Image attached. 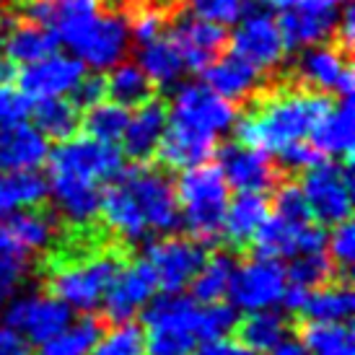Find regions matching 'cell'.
<instances>
[{
	"instance_id": "cell-1",
	"label": "cell",
	"mask_w": 355,
	"mask_h": 355,
	"mask_svg": "<svg viewBox=\"0 0 355 355\" xmlns=\"http://www.w3.org/2000/svg\"><path fill=\"white\" fill-rule=\"evenodd\" d=\"M254 104L234 122L236 143L262 153H280L283 148L301 143L311 130L335 107L327 94L306 91L301 86H265L257 91Z\"/></svg>"
},
{
	"instance_id": "cell-2",
	"label": "cell",
	"mask_w": 355,
	"mask_h": 355,
	"mask_svg": "<svg viewBox=\"0 0 355 355\" xmlns=\"http://www.w3.org/2000/svg\"><path fill=\"white\" fill-rule=\"evenodd\" d=\"M164 140L158 146V164L164 168H195L216 153L220 132L234 128L239 107L216 96L202 83H187L174 94Z\"/></svg>"
},
{
	"instance_id": "cell-3",
	"label": "cell",
	"mask_w": 355,
	"mask_h": 355,
	"mask_svg": "<svg viewBox=\"0 0 355 355\" xmlns=\"http://www.w3.org/2000/svg\"><path fill=\"white\" fill-rule=\"evenodd\" d=\"M128 265V247L119 241L104 244L101 249L83 257H68V259H42L40 267L47 277L50 296L58 298L73 311L91 314L104 301L107 291L112 288L114 277Z\"/></svg>"
},
{
	"instance_id": "cell-4",
	"label": "cell",
	"mask_w": 355,
	"mask_h": 355,
	"mask_svg": "<svg viewBox=\"0 0 355 355\" xmlns=\"http://www.w3.org/2000/svg\"><path fill=\"white\" fill-rule=\"evenodd\" d=\"M174 192L177 205H182L179 218L192 239L202 247L218 244L228 207V187L216 164H200L182 171Z\"/></svg>"
},
{
	"instance_id": "cell-5",
	"label": "cell",
	"mask_w": 355,
	"mask_h": 355,
	"mask_svg": "<svg viewBox=\"0 0 355 355\" xmlns=\"http://www.w3.org/2000/svg\"><path fill=\"white\" fill-rule=\"evenodd\" d=\"M146 355H195L198 337V304L189 296L161 293L143 309Z\"/></svg>"
},
{
	"instance_id": "cell-6",
	"label": "cell",
	"mask_w": 355,
	"mask_h": 355,
	"mask_svg": "<svg viewBox=\"0 0 355 355\" xmlns=\"http://www.w3.org/2000/svg\"><path fill=\"white\" fill-rule=\"evenodd\" d=\"M301 192L306 198L311 220L322 226H340L350 220L353 210V161L332 164L322 161L314 168L304 171Z\"/></svg>"
},
{
	"instance_id": "cell-7",
	"label": "cell",
	"mask_w": 355,
	"mask_h": 355,
	"mask_svg": "<svg viewBox=\"0 0 355 355\" xmlns=\"http://www.w3.org/2000/svg\"><path fill=\"white\" fill-rule=\"evenodd\" d=\"M117 182L135 200L140 216L148 226V234H171L177 231L179 218L177 192L171 179L161 166H130L117 177Z\"/></svg>"
},
{
	"instance_id": "cell-8",
	"label": "cell",
	"mask_w": 355,
	"mask_h": 355,
	"mask_svg": "<svg viewBox=\"0 0 355 355\" xmlns=\"http://www.w3.org/2000/svg\"><path fill=\"white\" fill-rule=\"evenodd\" d=\"M73 58L89 65L96 73L119 65V60L130 52V26L125 13L119 10H101L96 19L78 29L65 40Z\"/></svg>"
},
{
	"instance_id": "cell-9",
	"label": "cell",
	"mask_w": 355,
	"mask_h": 355,
	"mask_svg": "<svg viewBox=\"0 0 355 355\" xmlns=\"http://www.w3.org/2000/svg\"><path fill=\"white\" fill-rule=\"evenodd\" d=\"M0 324L13 329L29 345L31 343L44 345L73 324V311L50 293H29V296L10 298L3 309Z\"/></svg>"
},
{
	"instance_id": "cell-10",
	"label": "cell",
	"mask_w": 355,
	"mask_h": 355,
	"mask_svg": "<svg viewBox=\"0 0 355 355\" xmlns=\"http://www.w3.org/2000/svg\"><path fill=\"white\" fill-rule=\"evenodd\" d=\"M288 288L286 265L280 259H262L254 257L234 270L228 296L234 309H244L249 314L265 311L270 306L280 304V298Z\"/></svg>"
},
{
	"instance_id": "cell-11",
	"label": "cell",
	"mask_w": 355,
	"mask_h": 355,
	"mask_svg": "<svg viewBox=\"0 0 355 355\" xmlns=\"http://www.w3.org/2000/svg\"><path fill=\"white\" fill-rule=\"evenodd\" d=\"M50 171H62L101 184L114 182L125 171V156L117 146L96 143L91 138H70L52 150Z\"/></svg>"
},
{
	"instance_id": "cell-12",
	"label": "cell",
	"mask_w": 355,
	"mask_h": 355,
	"mask_svg": "<svg viewBox=\"0 0 355 355\" xmlns=\"http://www.w3.org/2000/svg\"><path fill=\"white\" fill-rule=\"evenodd\" d=\"M205 259V247L195 239L184 236L161 239L146 249V262L156 272L158 288H164V293H171V296L182 293L195 280Z\"/></svg>"
},
{
	"instance_id": "cell-13",
	"label": "cell",
	"mask_w": 355,
	"mask_h": 355,
	"mask_svg": "<svg viewBox=\"0 0 355 355\" xmlns=\"http://www.w3.org/2000/svg\"><path fill=\"white\" fill-rule=\"evenodd\" d=\"M218 153V171L226 182L228 189L241 192H254V195H265L270 189H275L283 182L280 168L270 161L267 153L254 148H247L241 143H226L216 150Z\"/></svg>"
},
{
	"instance_id": "cell-14",
	"label": "cell",
	"mask_w": 355,
	"mask_h": 355,
	"mask_svg": "<svg viewBox=\"0 0 355 355\" xmlns=\"http://www.w3.org/2000/svg\"><path fill=\"white\" fill-rule=\"evenodd\" d=\"M296 76L301 89L316 91V94H337L343 99H353V68L350 60L343 50H337L335 44H316L306 47L298 55Z\"/></svg>"
},
{
	"instance_id": "cell-15",
	"label": "cell",
	"mask_w": 355,
	"mask_h": 355,
	"mask_svg": "<svg viewBox=\"0 0 355 355\" xmlns=\"http://www.w3.org/2000/svg\"><path fill=\"white\" fill-rule=\"evenodd\" d=\"M228 42L234 47V55L249 62L259 73L277 68L286 58V44L277 29V21L267 10L244 16L236 31L228 37Z\"/></svg>"
},
{
	"instance_id": "cell-16",
	"label": "cell",
	"mask_w": 355,
	"mask_h": 355,
	"mask_svg": "<svg viewBox=\"0 0 355 355\" xmlns=\"http://www.w3.org/2000/svg\"><path fill=\"white\" fill-rule=\"evenodd\" d=\"M86 76L83 62L70 55H52L47 60H40L34 65H24L16 70V83L19 94L29 101H44V99H60L78 86V80Z\"/></svg>"
},
{
	"instance_id": "cell-17",
	"label": "cell",
	"mask_w": 355,
	"mask_h": 355,
	"mask_svg": "<svg viewBox=\"0 0 355 355\" xmlns=\"http://www.w3.org/2000/svg\"><path fill=\"white\" fill-rule=\"evenodd\" d=\"M158 280L153 267L143 259H135L130 265L122 267V272L114 277L112 288L104 296V322H114V324H128L132 316L138 314L150 298L156 296Z\"/></svg>"
},
{
	"instance_id": "cell-18",
	"label": "cell",
	"mask_w": 355,
	"mask_h": 355,
	"mask_svg": "<svg viewBox=\"0 0 355 355\" xmlns=\"http://www.w3.org/2000/svg\"><path fill=\"white\" fill-rule=\"evenodd\" d=\"M337 3L335 0H301L296 8L280 13L277 29L288 50L298 47H316L337 29Z\"/></svg>"
},
{
	"instance_id": "cell-19",
	"label": "cell",
	"mask_w": 355,
	"mask_h": 355,
	"mask_svg": "<svg viewBox=\"0 0 355 355\" xmlns=\"http://www.w3.org/2000/svg\"><path fill=\"white\" fill-rule=\"evenodd\" d=\"M168 40L174 42L179 58L184 62V70L202 73L210 62H216L226 52L228 31L223 26H216V24L177 13L171 19V37Z\"/></svg>"
},
{
	"instance_id": "cell-20",
	"label": "cell",
	"mask_w": 355,
	"mask_h": 355,
	"mask_svg": "<svg viewBox=\"0 0 355 355\" xmlns=\"http://www.w3.org/2000/svg\"><path fill=\"white\" fill-rule=\"evenodd\" d=\"M47 195H52L60 216L70 223V228H89L99 218L101 187L89 179L50 171Z\"/></svg>"
},
{
	"instance_id": "cell-21",
	"label": "cell",
	"mask_w": 355,
	"mask_h": 355,
	"mask_svg": "<svg viewBox=\"0 0 355 355\" xmlns=\"http://www.w3.org/2000/svg\"><path fill=\"white\" fill-rule=\"evenodd\" d=\"M168 122V109L161 99H150L130 114V122L122 135V156L132 161V166H148L156 158L158 146L164 140Z\"/></svg>"
},
{
	"instance_id": "cell-22",
	"label": "cell",
	"mask_w": 355,
	"mask_h": 355,
	"mask_svg": "<svg viewBox=\"0 0 355 355\" xmlns=\"http://www.w3.org/2000/svg\"><path fill=\"white\" fill-rule=\"evenodd\" d=\"M202 78H205V83H202L205 89H210L216 96H220L234 107L254 99L257 89L262 86V73L241 58H236L234 52L220 55L216 62H210L202 70Z\"/></svg>"
},
{
	"instance_id": "cell-23",
	"label": "cell",
	"mask_w": 355,
	"mask_h": 355,
	"mask_svg": "<svg viewBox=\"0 0 355 355\" xmlns=\"http://www.w3.org/2000/svg\"><path fill=\"white\" fill-rule=\"evenodd\" d=\"M99 216L104 218L107 228L117 236L122 247H132V244L146 241L150 236L148 226H146V220H143L138 205H135V200L130 198V192L119 182L109 184L101 192Z\"/></svg>"
},
{
	"instance_id": "cell-24",
	"label": "cell",
	"mask_w": 355,
	"mask_h": 355,
	"mask_svg": "<svg viewBox=\"0 0 355 355\" xmlns=\"http://www.w3.org/2000/svg\"><path fill=\"white\" fill-rule=\"evenodd\" d=\"M270 218V202L265 195L254 192H241L234 200H228L226 218H223V231L226 241L234 249H247L252 244L259 226Z\"/></svg>"
},
{
	"instance_id": "cell-25",
	"label": "cell",
	"mask_w": 355,
	"mask_h": 355,
	"mask_svg": "<svg viewBox=\"0 0 355 355\" xmlns=\"http://www.w3.org/2000/svg\"><path fill=\"white\" fill-rule=\"evenodd\" d=\"M355 311V296L350 277H337L327 286L316 288L306 296V304L298 314L316 324H350Z\"/></svg>"
},
{
	"instance_id": "cell-26",
	"label": "cell",
	"mask_w": 355,
	"mask_h": 355,
	"mask_svg": "<svg viewBox=\"0 0 355 355\" xmlns=\"http://www.w3.org/2000/svg\"><path fill=\"white\" fill-rule=\"evenodd\" d=\"M3 231L26 252L37 254L55 241V236L60 234V220L50 207H26V210H13Z\"/></svg>"
},
{
	"instance_id": "cell-27",
	"label": "cell",
	"mask_w": 355,
	"mask_h": 355,
	"mask_svg": "<svg viewBox=\"0 0 355 355\" xmlns=\"http://www.w3.org/2000/svg\"><path fill=\"white\" fill-rule=\"evenodd\" d=\"M58 47L60 40L55 31L26 24V21H16L13 29L6 34V42H3V58L8 60L13 68L16 65H34L40 60L58 55Z\"/></svg>"
},
{
	"instance_id": "cell-28",
	"label": "cell",
	"mask_w": 355,
	"mask_h": 355,
	"mask_svg": "<svg viewBox=\"0 0 355 355\" xmlns=\"http://www.w3.org/2000/svg\"><path fill=\"white\" fill-rule=\"evenodd\" d=\"M353 99H343L337 107L329 109L327 114L309 135V143L314 146L322 156L332 153V156H345V161H353Z\"/></svg>"
},
{
	"instance_id": "cell-29",
	"label": "cell",
	"mask_w": 355,
	"mask_h": 355,
	"mask_svg": "<svg viewBox=\"0 0 355 355\" xmlns=\"http://www.w3.org/2000/svg\"><path fill=\"white\" fill-rule=\"evenodd\" d=\"M50 158V146L31 125H21L0 146V174L37 171Z\"/></svg>"
},
{
	"instance_id": "cell-30",
	"label": "cell",
	"mask_w": 355,
	"mask_h": 355,
	"mask_svg": "<svg viewBox=\"0 0 355 355\" xmlns=\"http://www.w3.org/2000/svg\"><path fill=\"white\" fill-rule=\"evenodd\" d=\"M234 332L239 335V345L252 350L254 355L270 353L272 347L286 340L288 316L283 311H272V309L254 311V314L239 319Z\"/></svg>"
},
{
	"instance_id": "cell-31",
	"label": "cell",
	"mask_w": 355,
	"mask_h": 355,
	"mask_svg": "<svg viewBox=\"0 0 355 355\" xmlns=\"http://www.w3.org/2000/svg\"><path fill=\"white\" fill-rule=\"evenodd\" d=\"M104 80H107V99L117 107L128 109V112L156 99V86L135 62L114 65V70Z\"/></svg>"
},
{
	"instance_id": "cell-32",
	"label": "cell",
	"mask_w": 355,
	"mask_h": 355,
	"mask_svg": "<svg viewBox=\"0 0 355 355\" xmlns=\"http://www.w3.org/2000/svg\"><path fill=\"white\" fill-rule=\"evenodd\" d=\"M31 117H34V125H31V128L37 130L44 140L65 143V140L73 138L80 128V112L70 104L68 96L37 101V104L31 107Z\"/></svg>"
},
{
	"instance_id": "cell-33",
	"label": "cell",
	"mask_w": 355,
	"mask_h": 355,
	"mask_svg": "<svg viewBox=\"0 0 355 355\" xmlns=\"http://www.w3.org/2000/svg\"><path fill=\"white\" fill-rule=\"evenodd\" d=\"M138 68L148 76L156 89H168L179 83L184 73V62L179 58L174 42L168 37H161L146 47H138Z\"/></svg>"
},
{
	"instance_id": "cell-34",
	"label": "cell",
	"mask_w": 355,
	"mask_h": 355,
	"mask_svg": "<svg viewBox=\"0 0 355 355\" xmlns=\"http://www.w3.org/2000/svg\"><path fill=\"white\" fill-rule=\"evenodd\" d=\"M236 270V259L228 252H216L213 257H207L205 265L200 267V272L195 275L192 286V301L195 304H220V298L228 296V286Z\"/></svg>"
},
{
	"instance_id": "cell-35",
	"label": "cell",
	"mask_w": 355,
	"mask_h": 355,
	"mask_svg": "<svg viewBox=\"0 0 355 355\" xmlns=\"http://www.w3.org/2000/svg\"><path fill=\"white\" fill-rule=\"evenodd\" d=\"M47 200V179L40 171L0 174V210L10 216L16 207H40Z\"/></svg>"
},
{
	"instance_id": "cell-36",
	"label": "cell",
	"mask_w": 355,
	"mask_h": 355,
	"mask_svg": "<svg viewBox=\"0 0 355 355\" xmlns=\"http://www.w3.org/2000/svg\"><path fill=\"white\" fill-rule=\"evenodd\" d=\"M301 228L304 226H293V223L272 216L259 226V231L254 234L249 247H252L254 257H262V259H280V257H291L293 259V257H298Z\"/></svg>"
},
{
	"instance_id": "cell-37",
	"label": "cell",
	"mask_w": 355,
	"mask_h": 355,
	"mask_svg": "<svg viewBox=\"0 0 355 355\" xmlns=\"http://www.w3.org/2000/svg\"><path fill=\"white\" fill-rule=\"evenodd\" d=\"M101 335H104V319L96 314H83L62 335L44 343L40 355H91Z\"/></svg>"
},
{
	"instance_id": "cell-38",
	"label": "cell",
	"mask_w": 355,
	"mask_h": 355,
	"mask_svg": "<svg viewBox=\"0 0 355 355\" xmlns=\"http://www.w3.org/2000/svg\"><path fill=\"white\" fill-rule=\"evenodd\" d=\"M301 345L306 355H355L353 327L306 322L301 327Z\"/></svg>"
},
{
	"instance_id": "cell-39",
	"label": "cell",
	"mask_w": 355,
	"mask_h": 355,
	"mask_svg": "<svg viewBox=\"0 0 355 355\" xmlns=\"http://www.w3.org/2000/svg\"><path fill=\"white\" fill-rule=\"evenodd\" d=\"M34 267V254L0 231V306L16 296V288Z\"/></svg>"
},
{
	"instance_id": "cell-40",
	"label": "cell",
	"mask_w": 355,
	"mask_h": 355,
	"mask_svg": "<svg viewBox=\"0 0 355 355\" xmlns=\"http://www.w3.org/2000/svg\"><path fill=\"white\" fill-rule=\"evenodd\" d=\"M128 122H130L128 109L117 107L112 101H104L99 107L89 109L83 114V119H80V125L86 130V138L96 140V143H107V146H114L117 140H122Z\"/></svg>"
},
{
	"instance_id": "cell-41",
	"label": "cell",
	"mask_w": 355,
	"mask_h": 355,
	"mask_svg": "<svg viewBox=\"0 0 355 355\" xmlns=\"http://www.w3.org/2000/svg\"><path fill=\"white\" fill-rule=\"evenodd\" d=\"M286 277L291 280V286H298V288H306V291H311V288H322L327 283H332L337 280V270L335 265L329 262V257L322 252V254H301V257H293V262L286 267Z\"/></svg>"
},
{
	"instance_id": "cell-42",
	"label": "cell",
	"mask_w": 355,
	"mask_h": 355,
	"mask_svg": "<svg viewBox=\"0 0 355 355\" xmlns=\"http://www.w3.org/2000/svg\"><path fill=\"white\" fill-rule=\"evenodd\" d=\"M239 324V311L231 304H210L198 309V337L200 343H220Z\"/></svg>"
},
{
	"instance_id": "cell-43",
	"label": "cell",
	"mask_w": 355,
	"mask_h": 355,
	"mask_svg": "<svg viewBox=\"0 0 355 355\" xmlns=\"http://www.w3.org/2000/svg\"><path fill=\"white\" fill-rule=\"evenodd\" d=\"M91 355H146V340L138 324H117L99 337Z\"/></svg>"
},
{
	"instance_id": "cell-44",
	"label": "cell",
	"mask_w": 355,
	"mask_h": 355,
	"mask_svg": "<svg viewBox=\"0 0 355 355\" xmlns=\"http://www.w3.org/2000/svg\"><path fill=\"white\" fill-rule=\"evenodd\" d=\"M275 218L280 220H288L293 226H306L311 223V213H309V205H306V198L301 187H298L293 179H283L275 187Z\"/></svg>"
},
{
	"instance_id": "cell-45",
	"label": "cell",
	"mask_w": 355,
	"mask_h": 355,
	"mask_svg": "<svg viewBox=\"0 0 355 355\" xmlns=\"http://www.w3.org/2000/svg\"><path fill=\"white\" fill-rule=\"evenodd\" d=\"M192 19L207 21L216 26H226V24H236L244 16L247 0H184Z\"/></svg>"
},
{
	"instance_id": "cell-46",
	"label": "cell",
	"mask_w": 355,
	"mask_h": 355,
	"mask_svg": "<svg viewBox=\"0 0 355 355\" xmlns=\"http://www.w3.org/2000/svg\"><path fill=\"white\" fill-rule=\"evenodd\" d=\"M31 112V101L21 96L10 83H0V146L8 140L16 128H21Z\"/></svg>"
},
{
	"instance_id": "cell-47",
	"label": "cell",
	"mask_w": 355,
	"mask_h": 355,
	"mask_svg": "<svg viewBox=\"0 0 355 355\" xmlns=\"http://www.w3.org/2000/svg\"><path fill=\"white\" fill-rule=\"evenodd\" d=\"M355 257V228L350 220L335 226L329 234V262L335 265L337 275L350 277V267H353Z\"/></svg>"
},
{
	"instance_id": "cell-48",
	"label": "cell",
	"mask_w": 355,
	"mask_h": 355,
	"mask_svg": "<svg viewBox=\"0 0 355 355\" xmlns=\"http://www.w3.org/2000/svg\"><path fill=\"white\" fill-rule=\"evenodd\" d=\"M324 156L309 143V140H301V143H293L277 153V164L275 166L280 168V174L288 177L291 171H309L314 168L316 164H322Z\"/></svg>"
},
{
	"instance_id": "cell-49",
	"label": "cell",
	"mask_w": 355,
	"mask_h": 355,
	"mask_svg": "<svg viewBox=\"0 0 355 355\" xmlns=\"http://www.w3.org/2000/svg\"><path fill=\"white\" fill-rule=\"evenodd\" d=\"M107 101V80L101 73H89L78 80V86L70 91V104L78 112H89V109L99 107Z\"/></svg>"
},
{
	"instance_id": "cell-50",
	"label": "cell",
	"mask_w": 355,
	"mask_h": 355,
	"mask_svg": "<svg viewBox=\"0 0 355 355\" xmlns=\"http://www.w3.org/2000/svg\"><path fill=\"white\" fill-rule=\"evenodd\" d=\"M0 355H31V345L13 329L0 324Z\"/></svg>"
},
{
	"instance_id": "cell-51",
	"label": "cell",
	"mask_w": 355,
	"mask_h": 355,
	"mask_svg": "<svg viewBox=\"0 0 355 355\" xmlns=\"http://www.w3.org/2000/svg\"><path fill=\"white\" fill-rule=\"evenodd\" d=\"M195 355H254L252 350L241 347L239 343H228V340H220V343H210L202 350H198Z\"/></svg>"
},
{
	"instance_id": "cell-52",
	"label": "cell",
	"mask_w": 355,
	"mask_h": 355,
	"mask_svg": "<svg viewBox=\"0 0 355 355\" xmlns=\"http://www.w3.org/2000/svg\"><path fill=\"white\" fill-rule=\"evenodd\" d=\"M267 355H306L301 340H293V337H286L280 345H275Z\"/></svg>"
},
{
	"instance_id": "cell-53",
	"label": "cell",
	"mask_w": 355,
	"mask_h": 355,
	"mask_svg": "<svg viewBox=\"0 0 355 355\" xmlns=\"http://www.w3.org/2000/svg\"><path fill=\"white\" fill-rule=\"evenodd\" d=\"M265 3V8H277L280 13H286V10L296 8L301 0H262Z\"/></svg>"
},
{
	"instance_id": "cell-54",
	"label": "cell",
	"mask_w": 355,
	"mask_h": 355,
	"mask_svg": "<svg viewBox=\"0 0 355 355\" xmlns=\"http://www.w3.org/2000/svg\"><path fill=\"white\" fill-rule=\"evenodd\" d=\"M107 3L112 10H119V13H125V8L130 6V0H101V6Z\"/></svg>"
},
{
	"instance_id": "cell-55",
	"label": "cell",
	"mask_w": 355,
	"mask_h": 355,
	"mask_svg": "<svg viewBox=\"0 0 355 355\" xmlns=\"http://www.w3.org/2000/svg\"><path fill=\"white\" fill-rule=\"evenodd\" d=\"M335 3H347V6H350V0H335Z\"/></svg>"
},
{
	"instance_id": "cell-56",
	"label": "cell",
	"mask_w": 355,
	"mask_h": 355,
	"mask_svg": "<svg viewBox=\"0 0 355 355\" xmlns=\"http://www.w3.org/2000/svg\"><path fill=\"white\" fill-rule=\"evenodd\" d=\"M3 216H6V213H3V210H0V218H3Z\"/></svg>"
}]
</instances>
